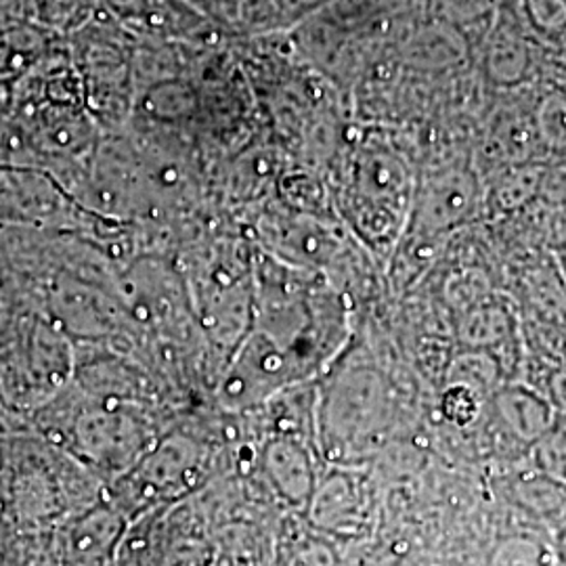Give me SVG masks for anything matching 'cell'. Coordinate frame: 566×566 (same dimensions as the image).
<instances>
[{"label":"cell","mask_w":566,"mask_h":566,"mask_svg":"<svg viewBox=\"0 0 566 566\" xmlns=\"http://www.w3.org/2000/svg\"><path fill=\"white\" fill-rule=\"evenodd\" d=\"M521 9L526 28L537 41H565L566 0H521Z\"/></svg>","instance_id":"ffe728a7"},{"label":"cell","mask_w":566,"mask_h":566,"mask_svg":"<svg viewBox=\"0 0 566 566\" xmlns=\"http://www.w3.org/2000/svg\"><path fill=\"white\" fill-rule=\"evenodd\" d=\"M560 359L566 367V324L560 327Z\"/></svg>","instance_id":"d4e9b609"},{"label":"cell","mask_w":566,"mask_h":566,"mask_svg":"<svg viewBox=\"0 0 566 566\" xmlns=\"http://www.w3.org/2000/svg\"><path fill=\"white\" fill-rule=\"evenodd\" d=\"M277 566H340V556L336 542L308 526L283 539Z\"/></svg>","instance_id":"ac0fdd59"},{"label":"cell","mask_w":566,"mask_h":566,"mask_svg":"<svg viewBox=\"0 0 566 566\" xmlns=\"http://www.w3.org/2000/svg\"><path fill=\"white\" fill-rule=\"evenodd\" d=\"M537 202L547 210H566V160L546 163Z\"/></svg>","instance_id":"7402d4cb"},{"label":"cell","mask_w":566,"mask_h":566,"mask_svg":"<svg viewBox=\"0 0 566 566\" xmlns=\"http://www.w3.org/2000/svg\"><path fill=\"white\" fill-rule=\"evenodd\" d=\"M556 259H558V264H560V271H563V275H565L566 282V250L558 252V254H556Z\"/></svg>","instance_id":"484cf974"},{"label":"cell","mask_w":566,"mask_h":566,"mask_svg":"<svg viewBox=\"0 0 566 566\" xmlns=\"http://www.w3.org/2000/svg\"><path fill=\"white\" fill-rule=\"evenodd\" d=\"M126 535L124 514L97 506L65 526L60 542L63 566H109Z\"/></svg>","instance_id":"30bf717a"},{"label":"cell","mask_w":566,"mask_h":566,"mask_svg":"<svg viewBox=\"0 0 566 566\" xmlns=\"http://www.w3.org/2000/svg\"><path fill=\"white\" fill-rule=\"evenodd\" d=\"M311 528L332 542H355L369 535L376 521V491L357 465L329 464L304 510Z\"/></svg>","instance_id":"5b68a950"},{"label":"cell","mask_w":566,"mask_h":566,"mask_svg":"<svg viewBox=\"0 0 566 566\" xmlns=\"http://www.w3.org/2000/svg\"><path fill=\"white\" fill-rule=\"evenodd\" d=\"M554 552L558 566H566V525L554 533Z\"/></svg>","instance_id":"cb8c5ba5"},{"label":"cell","mask_w":566,"mask_h":566,"mask_svg":"<svg viewBox=\"0 0 566 566\" xmlns=\"http://www.w3.org/2000/svg\"><path fill=\"white\" fill-rule=\"evenodd\" d=\"M135 405V403H133ZM126 399L82 407L72 422L81 458L109 472L133 470L154 449V430Z\"/></svg>","instance_id":"3957f363"},{"label":"cell","mask_w":566,"mask_h":566,"mask_svg":"<svg viewBox=\"0 0 566 566\" xmlns=\"http://www.w3.org/2000/svg\"><path fill=\"white\" fill-rule=\"evenodd\" d=\"M544 395L554 407L556 418H566V367H556L549 374Z\"/></svg>","instance_id":"603a6c76"},{"label":"cell","mask_w":566,"mask_h":566,"mask_svg":"<svg viewBox=\"0 0 566 566\" xmlns=\"http://www.w3.org/2000/svg\"><path fill=\"white\" fill-rule=\"evenodd\" d=\"M528 464L546 472L566 485V418H556V424L546 437L528 451Z\"/></svg>","instance_id":"44dd1931"},{"label":"cell","mask_w":566,"mask_h":566,"mask_svg":"<svg viewBox=\"0 0 566 566\" xmlns=\"http://www.w3.org/2000/svg\"><path fill=\"white\" fill-rule=\"evenodd\" d=\"M392 426L395 395L380 369L340 364L317 388L315 446L327 464H359L385 447Z\"/></svg>","instance_id":"7a4b0ae2"},{"label":"cell","mask_w":566,"mask_h":566,"mask_svg":"<svg viewBox=\"0 0 566 566\" xmlns=\"http://www.w3.org/2000/svg\"><path fill=\"white\" fill-rule=\"evenodd\" d=\"M102 11V0H30V13L39 28L70 39L97 20Z\"/></svg>","instance_id":"2e32d148"},{"label":"cell","mask_w":566,"mask_h":566,"mask_svg":"<svg viewBox=\"0 0 566 566\" xmlns=\"http://www.w3.org/2000/svg\"><path fill=\"white\" fill-rule=\"evenodd\" d=\"M332 168L338 219L369 256L388 266L407 233L420 179L407 154L380 133H359Z\"/></svg>","instance_id":"6da1fadb"},{"label":"cell","mask_w":566,"mask_h":566,"mask_svg":"<svg viewBox=\"0 0 566 566\" xmlns=\"http://www.w3.org/2000/svg\"><path fill=\"white\" fill-rule=\"evenodd\" d=\"M485 212V185L474 168L439 166L420 175L409 219V233L449 238Z\"/></svg>","instance_id":"277c9868"},{"label":"cell","mask_w":566,"mask_h":566,"mask_svg":"<svg viewBox=\"0 0 566 566\" xmlns=\"http://www.w3.org/2000/svg\"><path fill=\"white\" fill-rule=\"evenodd\" d=\"M294 2H298V4H306V2H311V4H319L322 0H294Z\"/></svg>","instance_id":"4316f807"},{"label":"cell","mask_w":566,"mask_h":566,"mask_svg":"<svg viewBox=\"0 0 566 566\" xmlns=\"http://www.w3.org/2000/svg\"><path fill=\"white\" fill-rule=\"evenodd\" d=\"M481 424L489 447L506 465L518 464L556 424V411L539 390L506 382L489 399Z\"/></svg>","instance_id":"8992f818"},{"label":"cell","mask_w":566,"mask_h":566,"mask_svg":"<svg viewBox=\"0 0 566 566\" xmlns=\"http://www.w3.org/2000/svg\"><path fill=\"white\" fill-rule=\"evenodd\" d=\"M495 495L510 507L526 528L554 537L566 525V485L523 460L510 464L493 479Z\"/></svg>","instance_id":"ba28073f"},{"label":"cell","mask_w":566,"mask_h":566,"mask_svg":"<svg viewBox=\"0 0 566 566\" xmlns=\"http://www.w3.org/2000/svg\"><path fill=\"white\" fill-rule=\"evenodd\" d=\"M203 472L202 447L189 437H170L154 447L130 472L128 485L135 489L130 504L151 507L181 497L202 483Z\"/></svg>","instance_id":"52a82bcc"},{"label":"cell","mask_w":566,"mask_h":566,"mask_svg":"<svg viewBox=\"0 0 566 566\" xmlns=\"http://www.w3.org/2000/svg\"><path fill=\"white\" fill-rule=\"evenodd\" d=\"M486 566H558L554 537L525 526L510 531L491 547Z\"/></svg>","instance_id":"9a60e30c"},{"label":"cell","mask_w":566,"mask_h":566,"mask_svg":"<svg viewBox=\"0 0 566 566\" xmlns=\"http://www.w3.org/2000/svg\"><path fill=\"white\" fill-rule=\"evenodd\" d=\"M525 20L504 18L502 9L485 41V74L497 86H523L533 76L537 55L535 36L526 34Z\"/></svg>","instance_id":"8fae6325"},{"label":"cell","mask_w":566,"mask_h":566,"mask_svg":"<svg viewBox=\"0 0 566 566\" xmlns=\"http://www.w3.org/2000/svg\"><path fill=\"white\" fill-rule=\"evenodd\" d=\"M535 126L547 160H566V88L549 86L535 99Z\"/></svg>","instance_id":"e0dca14e"},{"label":"cell","mask_w":566,"mask_h":566,"mask_svg":"<svg viewBox=\"0 0 566 566\" xmlns=\"http://www.w3.org/2000/svg\"><path fill=\"white\" fill-rule=\"evenodd\" d=\"M315 451L317 446L304 437L271 434L259 453V464L273 493L303 514L322 476V455Z\"/></svg>","instance_id":"9c48e42d"},{"label":"cell","mask_w":566,"mask_h":566,"mask_svg":"<svg viewBox=\"0 0 566 566\" xmlns=\"http://www.w3.org/2000/svg\"><path fill=\"white\" fill-rule=\"evenodd\" d=\"M464 36L443 21L416 30L403 42V60L418 70L451 67L465 57Z\"/></svg>","instance_id":"5bb4252c"},{"label":"cell","mask_w":566,"mask_h":566,"mask_svg":"<svg viewBox=\"0 0 566 566\" xmlns=\"http://www.w3.org/2000/svg\"><path fill=\"white\" fill-rule=\"evenodd\" d=\"M546 163L507 166L489 177L485 212L493 219L518 217L539 200Z\"/></svg>","instance_id":"4fadbf2b"},{"label":"cell","mask_w":566,"mask_h":566,"mask_svg":"<svg viewBox=\"0 0 566 566\" xmlns=\"http://www.w3.org/2000/svg\"><path fill=\"white\" fill-rule=\"evenodd\" d=\"M516 285L514 304L523 322L566 324V282L556 256L526 264Z\"/></svg>","instance_id":"7c38bea8"},{"label":"cell","mask_w":566,"mask_h":566,"mask_svg":"<svg viewBox=\"0 0 566 566\" xmlns=\"http://www.w3.org/2000/svg\"><path fill=\"white\" fill-rule=\"evenodd\" d=\"M486 405L489 399L474 392L472 388L447 382L446 390L439 397V416L447 424L458 430H468L472 426L481 424Z\"/></svg>","instance_id":"d6986e66"},{"label":"cell","mask_w":566,"mask_h":566,"mask_svg":"<svg viewBox=\"0 0 566 566\" xmlns=\"http://www.w3.org/2000/svg\"><path fill=\"white\" fill-rule=\"evenodd\" d=\"M0 566H7V565H4V563H2V560H0Z\"/></svg>","instance_id":"83f0119b"}]
</instances>
